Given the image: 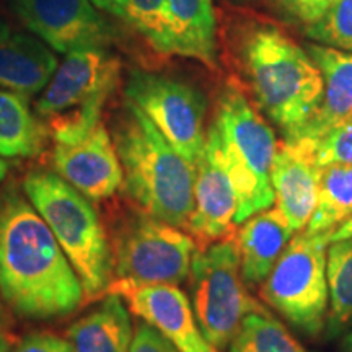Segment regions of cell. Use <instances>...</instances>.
<instances>
[{
  "label": "cell",
  "instance_id": "cell-1",
  "mask_svg": "<svg viewBox=\"0 0 352 352\" xmlns=\"http://www.w3.org/2000/svg\"><path fill=\"white\" fill-rule=\"evenodd\" d=\"M0 296L16 315L30 320L65 316L85 298L47 223L13 186L0 192Z\"/></svg>",
  "mask_w": 352,
  "mask_h": 352
},
{
  "label": "cell",
  "instance_id": "cell-2",
  "mask_svg": "<svg viewBox=\"0 0 352 352\" xmlns=\"http://www.w3.org/2000/svg\"><path fill=\"white\" fill-rule=\"evenodd\" d=\"M113 142L122 166V186L144 214L186 228L195 206L196 165L166 140L126 98Z\"/></svg>",
  "mask_w": 352,
  "mask_h": 352
},
{
  "label": "cell",
  "instance_id": "cell-3",
  "mask_svg": "<svg viewBox=\"0 0 352 352\" xmlns=\"http://www.w3.org/2000/svg\"><path fill=\"white\" fill-rule=\"evenodd\" d=\"M241 69L258 108L290 139L323 96V77L305 47L270 23L248 25L240 36Z\"/></svg>",
  "mask_w": 352,
  "mask_h": 352
},
{
  "label": "cell",
  "instance_id": "cell-4",
  "mask_svg": "<svg viewBox=\"0 0 352 352\" xmlns=\"http://www.w3.org/2000/svg\"><path fill=\"white\" fill-rule=\"evenodd\" d=\"M235 189L236 226L274 206L271 170L277 153L276 134L239 85L220 94L214 120L206 132Z\"/></svg>",
  "mask_w": 352,
  "mask_h": 352
},
{
  "label": "cell",
  "instance_id": "cell-5",
  "mask_svg": "<svg viewBox=\"0 0 352 352\" xmlns=\"http://www.w3.org/2000/svg\"><path fill=\"white\" fill-rule=\"evenodd\" d=\"M23 192L76 270L87 300L107 292L114 271L113 252L90 199L46 170L26 176Z\"/></svg>",
  "mask_w": 352,
  "mask_h": 352
},
{
  "label": "cell",
  "instance_id": "cell-6",
  "mask_svg": "<svg viewBox=\"0 0 352 352\" xmlns=\"http://www.w3.org/2000/svg\"><path fill=\"white\" fill-rule=\"evenodd\" d=\"M120 74V59L104 47L67 52L36 101L54 142H76L100 124Z\"/></svg>",
  "mask_w": 352,
  "mask_h": 352
},
{
  "label": "cell",
  "instance_id": "cell-7",
  "mask_svg": "<svg viewBox=\"0 0 352 352\" xmlns=\"http://www.w3.org/2000/svg\"><path fill=\"white\" fill-rule=\"evenodd\" d=\"M233 236L196 250L188 277L197 324L217 351L227 349L246 315L264 310L246 292Z\"/></svg>",
  "mask_w": 352,
  "mask_h": 352
},
{
  "label": "cell",
  "instance_id": "cell-8",
  "mask_svg": "<svg viewBox=\"0 0 352 352\" xmlns=\"http://www.w3.org/2000/svg\"><path fill=\"white\" fill-rule=\"evenodd\" d=\"M331 232L296 233L261 285L263 300L308 336L327 327V250Z\"/></svg>",
  "mask_w": 352,
  "mask_h": 352
},
{
  "label": "cell",
  "instance_id": "cell-9",
  "mask_svg": "<svg viewBox=\"0 0 352 352\" xmlns=\"http://www.w3.org/2000/svg\"><path fill=\"white\" fill-rule=\"evenodd\" d=\"M196 250L183 228L144 214L121 228L114 243V271L120 279L179 285L189 277Z\"/></svg>",
  "mask_w": 352,
  "mask_h": 352
},
{
  "label": "cell",
  "instance_id": "cell-10",
  "mask_svg": "<svg viewBox=\"0 0 352 352\" xmlns=\"http://www.w3.org/2000/svg\"><path fill=\"white\" fill-rule=\"evenodd\" d=\"M126 98L151 120L175 151L196 165L206 144L208 101L197 88L162 74L134 70Z\"/></svg>",
  "mask_w": 352,
  "mask_h": 352
},
{
  "label": "cell",
  "instance_id": "cell-11",
  "mask_svg": "<svg viewBox=\"0 0 352 352\" xmlns=\"http://www.w3.org/2000/svg\"><path fill=\"white\" fill-rule=\"evenodd\" d=\"M107 294L120 296L131 314L164 334L178 352H219L204 338L191 302L178 285L144 284L118 277Z\"/></svg>",
  "mask_w": 352,
  "mask_h": 352
},
{
  "label": "cell",
  "instance_id": "cell-12",
  "mask_svg": "<svg viewBox=\"0 0 352 352\" xmlns=\"http://www.w3.org/2000/svg\"><path fill=\"white\" fill-rule=\"evenodd\" d=\"M16 15L30 32L57 52L104 47L107 21L91 0H13Z\"/></svg>",
  "mask_w": 352,
  "mask_h": 352
},
{
  "label": "cell",
  "instance_id": "cell-13",
  "mask_svg": "<svg viewBox=\"0 0 352 352\" xmlns=\"http://www.w3.org/2000/svg\"><path fill=\"white\" fill-rule=\"evenodd\" d=\"M56 173L90 201L111 197L122 186V166L109 131L100 122L76 142H54Z\"/></svg>",
  "mask_w": 352,
  "mask_h": 352
},
{
  "label": "cell",
  "instance_id": "cell-14",
  "mask_svg": "<svg viewBox=\"0 0 352 352\" xmlns=\"http://www.w3.org/2000/svg\"><path fill=\"white\" fill-rule=\"evenodd\" d=\"M321 170L311 139H284L277 147L271 170L274 204L297 233L305 230L316 208Z\"/></svg>",
  "mask_w": 352,
  "mask_h": 352
},
{
  "label": "cell",
  "instance_id": "cell-15",
  "mask_svg": "<svg viewBox=\"0 0 352 352\" xmlns=\"http://www.w3.org/2000/svg\"><path fill=\"white\" fill-rule=\"evenodd\" d=\"M236 210L239 201L228 171L214 145L206 139L204 151L196 162L195 206L186 226L189 235L204 241L235 235Z\"/></svg>",
  "mask_w": 352,
  "mask_h": 352
},
{
  "label": "cell",
  "instance_id": "cell-16",
  "mask_svg": "<svg viewBox=\"0 0 352 352\" xmlns=\"http://www.w3.org/2000/svg\"><path fill=\"white\" fill-rule=\"evenodd\" d=\"M153 50L160 54L219 65V34L214 0H165L164 19Z\"/></svg>",
  "mask_w": 352,
  "mask_h": 352
},
{
  "label": "cell",
  "instance_id": "cell-17",
  "mask_svg": "<svg viewBox=\"0 0 352 352\" xmlns=\"http://www.w3.org/2000/svg\"><path fill=\"white\" fill-rule=\"evenodd\" d=\"M305 50L323 77V96L314 116L290 139H318L352 118V52L318 43H308Z\"/></svg>",
  "mask_w": 352,
  "mask_h": 352
},
{
  "label": "cell",
  "instance_id": "cell-18",
  "mask_svg": "<svg viewBox=\"0 0 352 352\" xmlns=\"http://www.w3.org/2000/svg\"><path fill=\"white\" fill-rule=\"evenodd\" d=\"M296 233L277 208L264 209L246 219L235 236L245 284H263Z\"/></svg>",
  "mask_w": 352,
  "mask_h": 352
},
{
  "label": "cell",
  "instance_id": "cell-19",
  "mask_svg": "<svg viewBox=\"0 0 352 352\" xmlns=\"http://www.w3.org/2000/svg\"><path fill=\"white\" fill-rule=\"evenodd\" d=\"M46 43L0 23V88L23 96L39 94L57 69Z\"/></svg>",
  "mask_w": 352,
  "mask_h": 352
},
{
  "label": "cell",
  "instance_id": "cell-20",
  "mask_svg": "<svg viewBox=\"0 0 352 352\" xmlns=\"http://www.w3.org/2000/svg\"><path fill=\"white\" fill-rule=\"evenodd\" d=\"M132 336L131 310L116 294H107L67 331L74 352H129Z\"/></svg>",
  "mask_w": 352,
  "mask_h": 352
},
{
  "label": "cell",
  "instance_id": "cell-21",
  "mask_svg": "<svg viewBox=\"0 0 352 352\" xmlns=\"http://www.w3.org/2000/svg\"><path fill=\"white\" fill-rule=\"evenodd\" d=\"M44 142L46 127L30 109L26 96L0 88V157H34Z\"/></svg>",
  "mask_w": 352,
  "mask_h": 352
},
{
  "label": "cell",
  "instance_id": "cell-22",
  "mask_svg": "<svg viewBox=\"0 0 352 352\" xmlns=\"http://www.w3.org/2000/svg\"><path fill=\"white\" fill-rule=\"evenodd\" d=\"M352 215V166L333 165L321 170L318 202L305 233L334 230Z\"/></svg>",
  "mask_w": 352,
  "mask_h": 352
},
{
  "label": "cell",
  "instance_id": "cell-23",
  "mask_svg": "<svg viewBox=\"0 0 352 352\" xmlns=\"http://www.w3.org/2000/svg\"><path fill=\"white\" fill-rule=\"evenodd\" d=\"M329 307L327 329L340 334L352 321V239L331 241L327 250Z\"/></svg>",
  "mask_w": 352,
  "mask_h": 352
},
{
  "label": "cell",
  "instance_id": "cell-24",
  "mask_svg": "<svg viewBox=\"0 0 352 352\" xmlns=\"http://www.w3.org/2000/svg\"><path fill=\"white\" fill-rule=\"evenodd\" d=\"M227 352H305L279 320L266 310L246 315Z\"/></svg>",
  "mask_w": 352,
  "mask_h": 352
},
{
  "label": "cell",
  "instance_id": "cell-25",
  "mask_svg": "<svg viewBox=\"0 0 352 352\" xmlns=\"http://www.w3.org/2000/svg\"><path fill=\"white\" fill-rule=\"evenodd\" d=\"M96 8L111 13L153 46L162 28L165 0H91Z\"/></svg>",
  "mask_w": 352,
  "mask_h": 352
},
{
  "label": "cell",
  "instance_id": "cell-26",
  "mask_svg": "<svg viewBox=\"0 0 352 352\" xmlns=\"http://www.w3.org/2000/svg\"><path fill=\"white\" fill-rule=\"evenodd\" d=\"M305 34L314 43L352 52V0H336Z\"/></svg>",
  "mask_w": 352,
  "mask_h": 352
},
{
  "label": "cell",
  "instance_id": "cell-27",
  "mask_svg": "<svg viewBox=\"0 0 352 352\" xmlns=\"http://www.w3.org/2000/svg\"><path fill=\"white\" fill-rule=\"evenodd\" d=\"M311 140L315 160L321 168L333 165L352 166V118Z\"/></svg>",
  "mask_w": 352,
  "mask_h": 352
},
{
  "label": "cell",
  "instance_id": "cell-28",
  "mask_svg": "<svg viewBox=\"0 0 352 352\" xmlns=\"http://www.w3.org/2000/svg\"><path fill=\"white\" fill-rule=\"evenodd\" d=\"M334 2L336 0H270L280 19L305 30L320 20Z\"/></svg>",
  "mask_w": 352,
  "mask_h": 352
},
{
  "label": "cell",
  "instance_id": "cell-29",
  "mask_svg": "<svg viewBox=\"0 0 352 352\" xmlns=\"http://www.w3.org/2000/svg\"><path fill=\"white\" fill-rule=\"evenodd\" d=\"M129 352H178V349L155 328L145 321H139Z\"/></svg>",
  "mask_w": 352,
  "mask_h": 352
},
{
  "label": "cell",
  "instance_id": "cell-30",
  "mask_svg": "<svg viewBox=\"0 0 352 352\" xmlns=\"http://www.w3.org/2000/svg\"><path fill=\"white\" fill-rule=\"evenodd\" d=\"M8 352H74V349L69 340L50 333H36L26 336Z\"/></svg>",
  "mask_w": 352,
  "mask_h": 352
},
{
  "label": "cell",
  "instance_id": "cell-31",
  "mask_svg": "<svg viewBox=\"0 0 352 352\" xmlns=\"http://www.w3.org/2000/svg\"><path fill=\"white\" fill-rule=\"evenodd\" d=\"M352 239V215L349 219H346L341 226H338L334 230L329 233V243L331 241Z\"/></svg>",
  "mask_w": 352,
  "mask_h": 352
},
{
  "label": "cell",
  "instance_id": "cell-32",
  "mask_svg": "<svg viewBox=\"0 0 352 352\" xmlns=\"http://www.w3.org/2000/svg\"><path fill=\"white\" fill-rule=\"evenodd\" d=\"M12 347V340L7 333L0 331V352H8Z\"/></svg>",
  "mask_w": 352,
  "mask_h": 352
},
{
  "label": "cell",
  "instance_id": "cell-33",
  "mask_svg": "<svg viewBox=\"0 0 352 352\" xmlns=\"http://www.w3.org/2000/svg\"><path fill=\"white\" fill-rule=\"evenodd\" d=\"M342 347H344L346 352H352V329L346 334L344 341H342Z\"/></svg>",
  "mask_w": 352,
  "mask_h": 352
},
{
  "label": "cell",
  "instance_id": "cell-34",
  "mask_svg": "<svg viewBox=\"0 0 352 352\" xmlns=\"http://www.w3.org/2000/svg\"><path fill=\"white\" fill-rule=\"evenodd\" d=\"M7 171H8L7 160H3V157H0V182H3V178L7 176Z\"/></svg>",
  "mask_w": 352,
  "mask_h": 352
},
{
  "label": "cell",
  "instance_id": "cell-35",
  "mask_svg": "<svg viewBox=\"0 0 352 352\" xmlns=\"http://www.w3.org/2000/svg\"><path fill=\"white\" fill-rule=\"evenodd\" d=\"M2 302H3V298H2V296H0V321L3 320V305H2Z\"/></svg>",
  "mask_w": 352,
  "mask_h": 352
}]
</instances>
